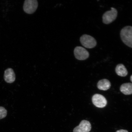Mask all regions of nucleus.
<instances>
[{"instance_id": "obj_4", "label": "nucleus", "mask_w": 132, "mask_h": 132, "mask_svg": "<svg viewBox=\"0 0 132 132\" xmlns=\"http://www.w3.org/2000/svg\"><path fill=\"white\" fill-rule=\"evenodd\" d=\"M38 6L37 0H26L23 5V10L28 14H32L35 12Z\"/></svg>"}, {"instance_id": "obj_2", "label": "nucleus", "mask_w": 132, "mask_h": 132, "mask_svg": "<svg viewBox=\"0 0 132 132\" xmlns=\"http://www.w3.org/2000/svg\"><path fill=\"white\" fill-rule=\"evenodd\" d=\"M80 41L82 45L87 48H93L97 45L96 41L94 38L88 35L84 34L81 36Z\"/></svg>"}, {"instance_id": "obj_7", "label": "nucleus", "mask_w": 132, "mask_h": 132, "mask_svg": "<svg viewBox=\"0 0 132 132\" xmlns=\"http://www.w3.org/2000/svg\"><path fill=\"white\" fill-rule=\"evenodd\" d=\"M91 128V125L90 122L83 120L81 121L78 126L74 129L73 132H89Z\"/></svg>"}, {"instance_id": "obj_12", "label": "nucleus", "mask_w": 132, "mask_h": 132, "mask_svg": "<svg viewBox=\"0 0 132 132\" xmlns=\"http://www.w3.org/2000/svg\"><path fill=\"white\" fill-rule=\"evenodd\" d=\"M7 114V110L4 107L0 106V120L5 118Z\"/></svg>"}, {"instance_id": "obj_3", "label": "nucleus", "mask_w": 132, "mask_h": 132, "mask_svg": "<svg viewBox=\"0 0 132 132\" xmlns=\"http://www.w3.org/2000/svg\"><path fill=\"white\" fill-rule=\"evenodd\" d=\"M117 9L112 7L110 11H106L103 16V21L104 23L109 24L111 23L116 19L118 16Z\"/></svg>"}, {"instance_id": "obj_5", "label": "nucleus", "mask_w": 132, "mask_h": 132, "mask_svg": "<svg viewBox=\"0 0 132 132\" xmlns=\"http://www.w3.org/2000/svg\"><path fill=\"white\" fill-rule=\"evenodd\" d=\"M74 53L76 58L80 60L87 59L89 56V52L84 47L77 46L74 49Z\"/></svg>"}, {"instance_id": "obj_13", "label": "nucleus", "mask_w": 132, "mask_h": 132, "mask_svg": "<svg viewBox=\"0 0 132 132\" xmlns=\"http://www.w3.org/2000/svg\"><path fill=\"white\" fill-rule=\"evenodd\" d=\"M116 132H128L127 130H125L121 129L118 130Z\"/></svg>"}, {"instance_id": "obj_1", "label": "nucleus", "mask_w": 132, "mask_h": 132, "mask_svg": "<svg viewBox=\"0 0 132 132\" xmlns=\"http://www.w3.org/2000/svg\"><path fill=\"white\" fill-rule=\"evenodd\" d=\"M120 36L124 43L132 48V26H128L123 28L120 31Z\"/></svg>"}, {"instance_id": "obj_10", "label": "nucleus", "mask_w": 132, "mask_h": 132, "mask_svg": "<svg viewBox=\"0 0 132 132\" xmlns=\"http://www.w3.org/2000/svg\"><path fill=\"white\" fill-rule=\"evenodd\" d=\"M115 71L117 75L120 77H126L128 75V71L123 64H118L116 67Z\"/></svg>"}, {"instance_id": "obj_8", "label": "nucleus", "mask_w": 132, "mask_h": 132, "mask_svg": "<svg viewBox=\"0 0 132 132\" xmlns=\"http://www.w3.org/2000/svg\"><path fill=\"white\" fill-rule=\"evenodd\" d=\"M4 78L5 81L8 83H12L15 80V75L13 69L8 68L4 72Z\"/></svg>"}, {"instance_id": "obj_6", "label": "nucleus", "mask_w": 132, "mask_h": 132, "mask_svg": "<svg viewBox=\"0 0 132 132\" xmlns=\"http://www.w3.org/2000/svg\"><path fill=\"white\" fill-rule=\"evenodd\" d=\"M92 103L95 106L99 108H103L106 106L107 101L103 96L95 94L92 97Z\"/></svg>"}, {"instance_id": "obj_9", "label": "nucleus", "mask_w": 132, "mask_h": 132, "mask_svg": "<svg viewBox=\"0 0 132 132\" xmlns=\"http://www.w3.org/2000/svg\"><path fill=\"white\" fill-rule=\"evenodd\" d=\"M111 87V83L108 80L104 79L101 80L97 84V87L99 89L106 90L109 89Z\"/></svg>"}, {"instance_id": "obj_14", "label": "nucleus", "mask_w": 132, "mask_h": 132, "mask_svg": "<svg viewBox=\"0 0 132 132\" xmlns=\"http://www.w3.org/2000/svg\"><path fill=\"white\" fill-rule=\"evenodd\" d=\"M130 80H131V81L132 82V75H131V77H130Z\"/></svg>"}, {"instance_id": "obj_11", "label": "nucleus", "mask_w": 132, "mask_h": 132, "mask_svg": "<svg viewBox=\"0 0 132 132\" xmlns=\"http://www.w3.org/2000/svg\"><path fill=\"white\" fill-rule=\"evenodd\" d=\"M120 91L125 95L132 94V84L126 83L122 84L120 87Z\"/></svg>"}]
</instances>
